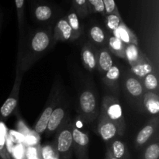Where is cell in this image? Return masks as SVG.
Instances as JSON below:
<instances>
[{
  "mask_svg": "<svg viewBox=\"0 0 159 159\" xmlns=\"http://www.w3.org/2000/svg\"><path fill=\"white\" fill-rule=\"evenodd\" d=\"M73 149L79 159H88V147L89 138L88 134L73 124Z\"/></svg>",
  "mask_w": 159,
  "mask_h": 159,
  "instance_id": "11",
  "label": "cell"
},
{
  "mask_svg": "<svg viewBox=\"0 0 159 159\" xmlns=\"http://www.w3.org/2000/svg\"><path fill=\"white\" fill-rule=\"evenodd\" d=\"M60 87L57 86V85H53L49 98L47 101L46 107H44L43 113H41L34 127V130L38 134H42L46 130L51 113L57 107L61 98L60 96Z\"/></svg>",
  "mask_w": 159,
  "mask_h": 159,
  "instance_id": "7",
  "label": "cell"
},
{
  "mask_svg": "<svg viewBox=\"0 0 159 159\" xmlns=\"http://www.w3.org/2000/svg\"><path fill=\"white\" fill-rule=\"evenodd\" d=\"M0 158H1V157H0Z\"/></svg>",
  "mask_w": 159,
  "mask_h": 159,
  "instance_id": "34",
  "label": "cell"
},
{
  "mask_svg": "<svg viewBox=\"0 0 159 159\" xmlns=\"http://www.w3.org/2000/svg\"><path fill=\"white\" fill-rule=\"evenodd\" d=\"M65 17H66L67 21H68V24L70 25L71 30H72V40H76L82 34V25L80 23L79 16H78L75 11L72 8H71L68 14L65 16Z\"/></svg>",
  "mask_w": 159,
  "mask_h": 159,
  "instance_id": "22",
  "label": "cell"
},
{
  "mask_svg": "<svg viewBox=\"0 0 159 159\" xmlns=\"http://www.w3.org/2000/svg\"><path fill=\"white\" fill-rule=\"evenodd\" d=\"M104 17H105L106 26L112 33L117 29L121 22L123 21L120 14H110V15L105 16Z\"/></svg>",
  "mask_w": 159,
  "mask_h": 159,
  "instance_id": "29",
  "label": "cell"
},
{
  "mask_svg": "<svg viewBox=\"0 0 159 159\" xmlns=\"http://www.w3.org/2000/svg\"><path fill=\"white\" fill-rule=\"evenodd\" d=\"M31 14L38 23H50L57 16L59 10L54 5L45 0H33Z\"/></svg>",
  "mask_w": 159,
  "mask_h": 159,
  "instance_id": "9",
  "label": "cell"
},
{
  "mask_svg": "<svg viewBox=\"0 0 159 159\" xmlns=\"http://www.w3.org/2000/svg\"><path fill=\"white\" fill-rule=\"evenodd\" d=\"M6 127L0 125V157L3 159H11L6 146Z\"/></svg>",
  "mask_w": 159,
  "mask_h": 159,
  "instance_id": "31",
  "label": "cell"
},
{
  "mask_svg": "<svg viewBox=\"0 0 159 159\" xmlns=\"http://www.w3.org/2000/svg\"><path fill=\"white\" fill-rule=\"evenodd\" d=\"M89 14L99 13L105 16V9L102 0H87Z\"/></svg>",
  "mask_w": 159,
  "mask_h": 159,
  "instance_id": "28",
  "label": "cell"
},
{
  "mask_svg": "<svg viewBox=\"0 0 159 159\" xmlns=\"http://www.w3.org/2000/svg\"><path fill=\"white\" fill-rule=\"evenodd\" d=\"M122 89L124 94L132 104L143 110V96L145 90L141 79L134 75L131 72L124 75L122 80Z\"/></svg>",
  "mask_w": 159,
  "mask_h": 159,
  "instance_id": "4",
  "label": "cell"
},
{
  "mask_svg": "<svg viewBox=\"0 0 159 159\" xmlns=\"http://www.w3.org/2000/svg\"><path fill=\"white\" fill-rule=\"evenodd\" d=\"M158 116L152 117L146 125L138 132L135 139V144L138 148H141L148 142L152 136L156 134L158 129Z\"/></svg>",
  "mask_w": 159,
  "mask_h": 159,
  "instance_id": "13",
  "label": "cell"
},
{
  "mask_svg": "<svg viewBox=\"0 0 159 159\" xmlns=\"http://www.w3.org/2000/svg\"><path fill=\"white\" fill-rule=\"evenodd\" d=\"M23 74L24 72L22 71L20 65L17 62L16 70V79L14 81L13 86H12L9 97L7 98V99L5 101V102L0 108V119L6 120L16 109L19 102V94H20V89L22 80H23Z\"/></svg>",
  "mask_w": 159,
  "mask_h": 159,
  "instance_id": "6",
  "label": "cell"
},
{
  "mask_svg": "<svg viewBox=\"0 0 159 159\" xmlns=\"http://www.w3.org/2000/svg\"><path fill=\"white\" fill-rule=\"evenodd\" d=\"M72 8L79 19H84L89 14L87 0H72Z\"/></svg>",
  "mask_w": 159,
  "mask_h": 159,
  "instance_id": "27",
  "label": "cell"
},
{
  "mask_svg": "<svg viewBox=\"0 0 159 159\" xmlns=\"http://www.w3.org/2000/svg\"><path fill=\"white\" fill-rule=\"evenodd\" d=\"M53 40L54 43L57 41H73L72 30L65 16L59 19L56 23L53 30Z\"/></svg>",
  "mask_w": 159,
  "mask_h": 159,
  "instance_id": "14",
  "label": "cell"
},
{
  "mask_svg": "<svg viewBox=\"0 0 159 159\" xmlns=\"http://www.w3.org/2000/svg\"><path fill=\"white\" fill-rule=\"evenodd\" d=\"M98 48L91 42H87L82 46L81 51V58L82 65L85 69L93 71L97 68Z\"/></svg>",
  "mask_w": 159,
  "mask_h": 159,
  "instance_id": "12",
  "label": "cell"
},
{
  "mask_svg": "<svg viewBox=\"0 0 159 159\" xmlns=\"http://www.w3.org/2000/svg\"><path fill=\"white\" fill-rule=\"evenodd\" d=\"M110 154L116 159H127V152L126 146L122 141L113 139L108 148Z\"/></svg>",
  "mask_w": 159,
  "mask_h": 159,
  "instance_id": "23",
  "label": "cell"
},
{
  "mask_svg": "<svg viewBox=\"0 0 159 159\" xmlns=\"http://www.w3.org/2000/svg\"><path fill=\"white\" fill-rule=\"evenodd\" d=\"M107 159H116V158H115L114 157H113V155H112L111 154H110V151H109L108 149H107Z\"/></svg>",
  "mask_w": 159,
  "mask_h": 159,
  "instance_id": "33",
  "label": "cell"
},
{
  "mask_svg": "<svg viewBox=\"0 0 159 159\" xmlns=\"http://www.w3.org/2000/svg\"><path fill=\"white\" fill-rule=\"evenodd\" d=\"M111 54L125 59V47L126 45L117 37L114 36L108 37L107 45H106Z\"/></svg>",
  "mask_w": 159,
  "mask_h": 159,
  "instance_id": "21",
  "label": "cell"
},
{
  "mask_svg": "<svg viewBox=\"0 0 159 159\" xmlns=\"http://www.w3.org/2000/svg\"><path fill=\"white\" fill-rule=\"evenodd\" d=\"M16 9L17 21H18L19 32H20V43L22 41V34L23 31L25 18V0H15Z\"/></svg>",
  "mask_w": 159,
  "mask_h": 159,
  "instance_id": "26",
  "label": "cell"
},
{
  "mask_svg": "<svg viewBox=\"0 0 159 159\" xmlns=\"http://www.w3.org/2000/svg\"><path fill=\"white\" fill-rule=\"evenodd\" d=\"M145 92L158 93V78L157 73L153 72L147 75L141 79Z\"/></svg>",
  "mask_w": 159,
  "mask_h": 159,
  "instance_id": "25",
  "label": "cell"
},
{
  "mask_svg": "<svg viewBox=\"0 0 159 159\" xmlns=\"http://www.w3.org/2000/svg\"><path fill=\"white\" fill-rule=\"evenodd\" d=\"M68 102L66 99H60L58 104L51 113L48 121V127L45 130L46 137L49 138L56 133L68 120V119H70L68 115Z\"/></svg>",
  "mask_w": 159,
  "mask_h": 159,
  "instance_id": "8",
  "label": "cell"
},
{
  "mask_svg": "<svg viewBox=\"0 0 159 159\" xmlns=\"http://www.w3.org/2000/svg\"><path fill=\"white\" fill-rule=\"evenodd\" d=\"M143 109L152 115H157L159 112L158 93L145 92L143 96Z\"/></svg>",
  "mask_w": 159,
  "mask_h": 159,
  "instance_id": "19",
  "label": "cell"
},
{
  "mask_svg": "<svg viewBox=\"0 0 159 159\" xmlns=\"http://www.w3.org/2000/svg\"><path fill=\"white\" fill-rule=\"evenodd\" d=\"M97 132L102 140L110 142L118 137V130L115 124L106 116L102 110H99L98 116Z\"/></svg>",
  "mask_w": 159,
  "mask_h": 159,
  "instance_id": "10",
  "label": "cell"
},
{
  "mask_svg": "<svg viewBox=\"0 0 159 159\" xmlns=\"http://www.w3.org/2000/svg\"><path fill=\"white\" fill-rule=\"evenodd\" d=\"M73 123L68 120L56 132L54 147L56 152L62 159H69L73 150Z\"/></svg>",
  "mask_w": 159,
  "mask_h": 159,
  "instance_id": "5",
  "label": "cell"
},
{
  "mask_svg": "<svg viewBox=\"0 0 159 159\" xmlns=\"http://www.w3.org/2000/svg\"><path fill=\"white\" fill-rule=\"evenodd\" d=\"M102 2H103L106 16L110 14H120L115 0H102Z\"/></svg>",
  "mask_w": 159,
  "mask_h": 159,
  "instance_id": "32",
  "label": "cell"
},
{
  "mask_svg": "<svg viewBox=\"0 0 159 159\" xmlns=\"http://www.w3.org/2000/svg\"><path fill=\"white\" fill-rule=\"evenodd\" d=\"M125 59L130 64V67L148 60L146 56L141 52L138 45L127 44L125 47Z\"/></svg>",
  "mask_w": 159,
  "mask_h": 159,
  "instance_id": "18",
  "label": "cell"
},
{
  "mask_svg": "<svg viewBox=\"0 0 159 159\" xmlns=\"http://www.w3.org/2000/svg\"><path fill=\"white\" fill-rule=\"evenodd\" d=\"M51 26L39 28L30 33L23 43H20L17 62L23 72L29 70L54 45Z\"/></svg>",
  "mask_w": 159,
  "mask_h": 159,
  "instance_id": "1",
  "label": "cell"
},
{
  "mask_svg": "<svg viewBox=\"0 0 159 159\" xmlns=\"http://www.w3.org/2000/svg\"><path fill=\"white\" fill-rule=\"evenodd\" d=\"M114 37L119 38L125 45L135 44L138 45V38L133 31L126 26L124 21H122L117 29L113 32Z\"/></svg>",
  "mask_w": 159,
  "mask_h": 159,
  "instance_id": "17",
  "label": "cell"
},
{
  "mask_svg": "<svg viewBox=\"0 0 159 159\" xmlns=\"http://www.w3.org/2000/svg\"><path fill=\"white\" fill-rule=\"evenodd\" d=\"M159 144L158 138L155 141L148 144L144 152V159H158Z\"/></svg>",
  "mask_w": 159,
  "mask_h": 159,
  "instance_id": "30",
  "label": "cell"
},
{
  "mask_svg": "<svg viewBox=\"0 0 159 159\" xmlns=\"http://www.w3.org/2000/svg\"><path fill=\"white\" fill-rule=\"evenodd\" d=\"M153 71L154 68L152 64H151L149 59L148 61L142 62V63L134 65V66L131 67V68H130V72L140 79H142L147 75L150 74Z\"/></svg>",
  "mask_w": 159,
  "mask_h": 159,
  "instance_id": "24",
  "label": "cell"
},
{
  "mask_svg": "<svg viewBox=\"0 0 159 159\" xmlns=\"http://www.w3.org/2000/svg\"><path fill=\"white\" fill-rule=\"evenodd\" d=\"M120 70L117 65H113L108 71L103 75V83L108 87L110 91L116 96L120 94Z\"/></svg>",
  "mask_w": 159,
  "mask_h": 159,
  "instance_id": "15",
  "label": "cell"
},
{
  "mask_svg": "<svg viewBox=\"0 0 159 159\" xmlns=\"http://www.w3.org/2000/svg\"><path fill=\"white\" fill-rule=\"evenodd\" d=\"M100 110L115 124L118 130V136H123L126 130L125 119L123 108L117 98L110 95L104 96Z\"/></svg>",
  "mask_w": 159,
  "mask_h": 159,
  "instance_id": "3",
  "label": "cell"
},
{
  "mask_svg": "<svg viewBox=\"0 0 159 159\" xmlns=\"http://www.w3.org/2000/svg\"><path fill=\"white\" fill-rule=\"evenodd\" d=\"M89 36L91 43L95 45L96 48L97 47L102 48V47H105L107 45L108 37H107L105 30L99 25H94L90 27L89 30Z\"/></svg>",
  "mask_w": 159,
  "mask_h": 159,
  "instance_id": "20",
  "label": "cell"
},
{
  "mask_svg": "<svg viewBox=\"0 0 159 159\" xmlns=\"http://www.w3.org/2000/svg\"><path fill=\"white\" fill-rule=\"evenodd\" d=\"M79 113L84 121L92 124L99 116V110L96 93L90 88L84 89L80 93L78 104Z\"/></svg>",
  "mask_w": 159,
  "mask_h": 159,
  "instance_id": "2",
  "label": "cell"
},
{
  "mask_svg": "<svg viewBox=\"0 0 159 159\" xmlns=\"http://www.w3.org/2000/svg\"><path fill=\"white\" fill-rule=\"evenodd\" d=\"M113 65L112 54L107 47L99 48L97 51V68L102 75H105Z\"/></svg>",
  "mask_w": 159,
  "mask_h": 159,
  "instance_id": "16",
  "label": "cell"
}]
</instances>
